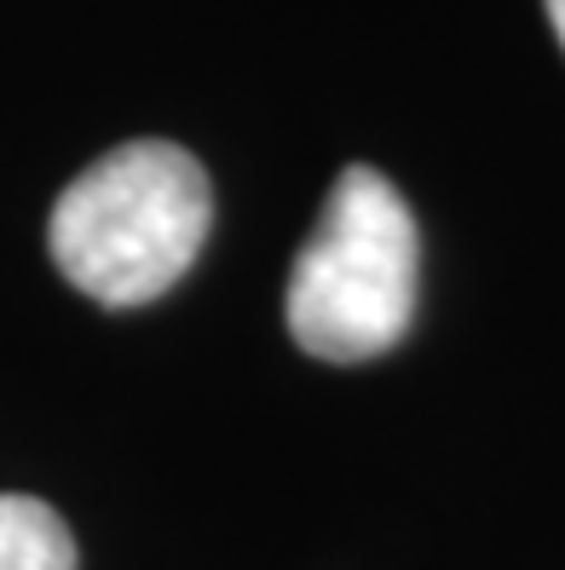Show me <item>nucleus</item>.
<instances>
[{
	"label": "nucleus",
	"mask_w": 565,
	"mask_h": 570,
	"mask_svg": "<svg viewBox=\"0 0 565 570\" xmlns=\"http://www.w3.org/2000/svg\"><path fill=\"white\" fill-rule=\"evenodd\" d=\"M208 225L214 190L203 161L168 139H127L64 185L47 248L98 306H145L196 265Z\"/></svg>",
	"instance_id": "f257e3e1"
},
{
	"label": "nucleus",
	"mask_w": 565,
	"mask_h": 570,
	"mask_svg": "<svg viewBox=\"0 0 565 570\" xmlns=\"http://www.w3.org/2000/svg\"><path fill=\"white\" fill-rule=\"evenodd\" d=\"M421 237L398 185L376 167H341L289 272V334L318 363H370L416 317Z\"/></svg>",
	"instance_id": "f03ea898"
},
{
	"label": "nucleus",
	"mask_w": 565,
	"mask_h": 570,
	"mask_svg": "<svg viewBox=\"0 0 565 570\" xmlns=\"http://www.w3.org/2000/svg\"><path fill=\"white\" fill-rule=\"evenodd\" d=\"M0 570H76L70 524L36 495H0Z\"/></svg>",
	"instance_id": "7ed1b4c3"
},
{
	"label": "nucleus",
	"mask_w": 565,
	"mask_h": 570,
	"mask_svg": "<svg viewBox=\"0 0 565 570\" xmlns=\"http://www.w3.org/2000/svg\"><path fill=\"white\" fill-rule=\"evenodd\" d=\"M548 23H554V36H559V47H565V0H548Z\"/></svg>",
	"instance_id": "20e7f679"
}]
</instances>
